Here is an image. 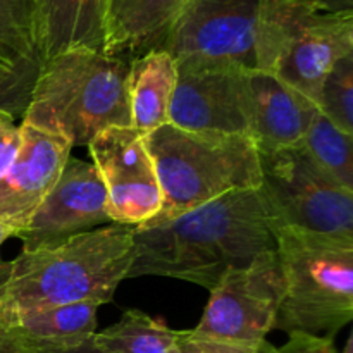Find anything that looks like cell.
<instances>
[{"label":"cell","mask_w":353,"mask_h":353,"mask_svg":"<svg viewBox=\"0 0 353 353\" xmlns=\"http://www.w3.org/2000/svg\"><path fill=\"white\" fill-rule=\"evenodd\" d=\"M262 0H188L159 48L178 68L255 69Z\"/></svg>","instance_id":"8"},{"label":"cell","mask_w":353,"mask_h":353,"mask_svg":"<svg viewBox=\"0 0 353 353\" xmlns=\"http://www.w3.org/2000/svg\"><path fill=\"white\" fill-rule=\"evenodd\" d=\"M323 12H353V0H299Z\"/></svg>","instance_id":"27"},{"label":"cell","mask_w":353,"mask_h":353,"mask_svg":"<svg viewBox=\"0 0 353 353\" xmlns=\"http://www.w3.org/2000/svg\"><path fill=\"white\" fill-rule=\"evenodd\" d=\"M40 69L41 61L38 57L0 68V110L10 114L14 119L24 116Z\"/></svg>","instance_id":"23"},{"label":"cell","mask_w":353,"mask_h":353,"mask_svg":"<svg viewBox=\"0 0 353 353\" xmlns=\"http://www.w3.org/2000/svg\"><path fill=\"white\" fill-rule=\"evenodd\" d=\"M250 138L259 154H272L302 143L319 114L316 103L272 74L247 71Z\"/></svg>","instance_id":"14"},{"label":"cell","mask_w":353,"mask_h":353,"mask_svg":"<svg viewBox=\"0 0 353 353\" xmlns=\"http://www.w3.org/2000/svg\"><path fill=\"white\" fill-rule=\"evenodd\" d=\"M97 310L95 303H69L23 314L3 326L19 340L24 353L71 348L97 333Z\"/></svg>","instance_id":"18"},{"label":"cell","mask_w":353,"mask_h":353,"mask_svg":"<svg viewBox=\"0 0 353 353\" xmlns=\"http://www.w3.org/2000/svg\"><path fill=\"white\" fill-rule=\"evenodd\" d=\"M261 171L271 231L299 228L353 238V190L321 171L302 143L261 155Z\"/></svg>","instance_id":"7"},{"label":"cell","mask_w":353,"mask_h":353,"mask_svg":"<svg viewBox=\"0 0 353 353\" xmlns=\"http://www.w3.org/2000/svg\"><path fill=\"white\" fill-rule=\"evenodd\" d=\"M107 207L105 185L93 162L69 157L55 185L16 238L23 241V250L52 247L74 234L112 224Z\"/></svg>","instance_id":"11"},{"label":"cell","mask_w":353,"mask_h":353,"mask_svg":"<svg viewBox=\"0 0 353 353\" xmlns=\"http://www.w3.org/2000/svg\"><path fill=\"white\" fill-rule=\"evenodd\" d=\"M169 124L195 133L250 137L247 71L234 68H178L169 105Z\"/></svg>","instance_id":"12"},{"label":"cell","mask_w":353,"mask_h":353,"mask_svg":"<svg viewBox=\"0 0 353 353\" xmlns=\"http://www.w3.org/2000/svg\"><path fill=\"white\" fill-rule=\"evenodd\" d=\"M130 59L69 50L41 64L23 123L88 147L103 130L131 126Z\"/></svg>","instance_id":"3"},{"label":"cell","mask_w":353,"mask_h":353,"mask_svg":"<svg viewBox=\"0 0 353 353\" xmlns=\"http://www.w3.org/2000/svg\"><path fill=\"white\" fill-rule=\"evenodd\" d=\"M283 295L274 330L333 338L353 319V238L272 228Z\"/></svg>","instance_id":"4"},{"label":"cell","mask_w":353,"mask_h":353,"mask_svg":"<svg viewBox=\"0 0 353 353\" xmlns=\"http://www.w3.org/2000/svg\"><path fill=\"white\" fill-rule=\"evenodd\" d=\"M352 138L319 112L302 140L303 150L314 164L348 190H353Z\"/></svg>","instance_id":"20"},{"label":"cell","mask_w":353,"mask_h":353,"mask_svg":"<svg viewBox=\"0 0 353 353\" xmlns=\"http://www.w3.org/2000/svg\"><path fill=\"white\" fill-rule=\"evenodd\" d=\"M176 334L162 319L130 309L116 324L93 334L92 341L102 353H171Z\"/></svg>","instance_id":"19"},{"label":"cell","mask_w":353,"mask_h":353,"mask_svg":"<svg viewBox=\"0 0 353 353\" xmlns=\"http://www.w3.org/2000/svg\"><path fill=\"white\" fill-rule=\"evenodd\" d=\"M10 114L0 110V178L7 172L21 148V126Z\"/></svg>","instance_id":"25"},{"label":"cell","mask_w":353,"mask_h":353,"mask_svg":"<svg viewBox=\"0 0 353 353\" xmlns=\"http://www.w3.org/2000/svg\"><path fill=\"white\" fill-rule=\"evenodd\" d=\"M317 109L338 130L353 137V54L340 59L326 74Z\"/></svg>","instance_id":"22"},{"label":"cell","mask_w":353,"mask_h":353,"mask_svg":"<svg viewBox=\"0 0 353 353\" xmlns=\"http://www.w3.org/2000/svg\"><path fill=\"white\" fill-rule=\"evenodd\" d=\"M93 338V336H92ZM92 338L83 341L81 345H76L71 348H59V350H38V352H26V353H102L93 345Z\"/></svg>","instance_id":"29"},{"label":"cell","mask_w":353,"mask_h":353,"mask_svg":"<svg viewBox=\"0 0 353 353\" xmlns=\"http://www.w3.org/2000/svg\"><path fill=\"white\" fill-rule=\"evenodd\" d=\"M109 199L110 223L141 226L161 212L162 192L145 134L131 126L103 130L88 145Z\"/></svg>","instance_id":"10"},{"label":"cell","mask_w":353,"mask_h":353,"mask_svg":"<svg viewBox=\"0 0 353 353\" xmlns=\"http://www.w3.org/2000/svg\"><path fill=\"white\" fill-rule=\"evenodd\" d=\"M133 243L126 279L161 276L209 292L230 269L276 250L259 188L228 193L174 219L133 228Z\"/></svg>","instance_id":"1"},{"label":"cell","mask_w":353,"mask_h":353,"mask_svg":"<svg viewBox=\"0 0 353 353\" xmlns=\"http://www.w3.org/2000/svg\"><path fill=\"white\" fill-rule=\"evenodd\" d=\"M176 79L178 68L174 59L162 48L131 59L128 78L131 128L148 134L169 124V105Z\"/></svg>","instance_id":"17"},{"label":"cell","mask_w":353,"mask_h":353,"mask_svg":"<svg viewBox=\"0 0 353 353\" xmlns=\"http://www.w3.org/2000/svg\"><path fill=\"white\" fill-rule=\"evenodd\" d=\"M283 295L276 250L255 257L245 268L230 269L210 290L209 303L195 330L200 336L259 343L274 330Z\"/></svg>","instance_id":"9"},{"label":"cell","mask_w":353,"mask_h":353,"mask_svg":"<svg viewBox=\"0 0 353 353\" xmlns=\"http://www.w3.org/2000/svg\"><path fill=\"white\" fill-rule=\"evenodd\" d=\"M188 0H109L107 55L133 59L155 50Z\"/></svg>","instance_id":"16"},{"label":"cell","mask_w":353,"mask_h":353,"mask_svg":"<svg viewBox=\"0 0 353 353\" xmlns=\"http://www.w3.org/2000/svg\"><path fill=\"white\" fill-rule=\"evenodd\" d=\"M340 353H353V338L352 336L348 338V341H347V345H345L343 352H340Z\"/></svg>","instance_id":"31"},{"label":"cell","mask_w":353,"mask_h":353,"mask_svg":"<svg viewBox=\"0 0 353 353\" xmlns=\"http://www.w3.org/2000/svg\"><path fill=\"white\" fill-rule=\"evenodd\" d=\"M353 54V12H323L299 0H262L255 69L317 105L324 78Z\"/></svg>","instance_id":"6"},{"label":"cell","mask_w":353,"mask_h":353,"mask_svg":"<svg viewBox=\"0 0 353 353\" xmlns=\"http://www.w3.org/2000/svg\"><path fill=\"white\" fill-rule=\"evenodd\" d=\"M0 353H24L23 345L0 323Z\"/></svg>","instance_id":"28"},{"label":"cell","mask_w":353,"mask_h":353,"mask_svg":"<svg viewBox=\"0 0 353 353\" xmlns=\"http://www.w3.org/2000/svg\"><path fill=\"white\" fill-rule=\"evenodd\" d=\"M278 353H338L333 338L310 336V334H290L288 343L278 348Z\"/></svg>","instance_id":"26"},{"label":"cell","mask_w":353,"mask_h":353,"mask_svg":"<svg viewBox=\"0 0 353 353\" xmlns=\"http://www.w3.org/2000/svg\"><path fill=\"white\" fill-rule=\"evenodd\" d=\"M31 57H38L37 2L0 0V64L14 65Z\"/></svg>","instance_id":"21"},{"label":"cell","mask_w":353,"mask_h":353,"mask_svg":"<svg viewBox=\"0 0 353 353\" xmlns=\"http://www.w3.org/2000/svg\"><path fill=\"white\" fill-rule=\"evenodd\" d=\"M162 192L161 212L150 223L262 183L261 155L248 134L195 133L164 124L145 134Z\"/></svg>","instance_id":"5"},{"label":"cell","mask_w":353,"mask_h":353,"mask_svg":"<svg viewBox=\"0 0 353 353\" xmlns=\"http://www.w3.org/2000/svg\"><path fill=\"white\" fill-rule=\"evenodd\" d=\"M0 68H7V65H3V64H0Z\"/></svg>","instance_id":"32"},{"label":"cell","mask_w":353,"mask_h":353,"mask_svg":"<svg viewBox=\"0 0 353 353\" xmlns=\"http://www.w3.org/2000/svg\"><path fill=\"white\" fill-rule=\"evenodd\" d=\"M134 257L133 226L107 224L0 262V323L69 303H110Z\"/></svg>","instance_id":"2"},{"label":"cell","mask_w":353,"mask_h":353,"mask_svg":"<svg viewBox=\"0 0 353 353\" xmlns=\"http://www.w3.org/2000/svg\"><path fill=\"white\" fill-rule=\"evenodd\" d=\"M41 64L69 50L107 54L109 0H34Z\"/></svg>","instance_id":"15"},{"label":"cell","mask_w":353,"mask_h":353,"mask_svg":"<svg viewBox=\"0 0 353 353\" xmlns=\"http://www.w3.org/2000/svg\"><path fill=\"white\" fill-rule=\"evenodd\" d=\"M21 137L19 152L0 178V223L16 228L17 233L55 185L72 150L64 138L24 123Z\"/></svg>","instance_id":"13"},{"label":"cell","mask_w":353,"mask_h":353,"mask_svg":"<svg viewBox=\"0 0 353 353\" xmlns=\"http://www.w3.org/2000/svg\"><path fill=\"white\" fill-rule=\"evenodd\" d=\"M16 233H17L16 228L9 226V224L6 223H0V247H2L3 241L9 240V238H16Z\"/></svg>","instance_id":"30"},{"label":"cell","mask_w":353,"mask_h":353,"mask_svg":"<svg viewBox=\"0 0 353 353\" xmlns=\"http://www.w3.org/2000/svg\"><path fill=\"white\" fill-rule=\"evenodd\" d=\"M171 353H278V348L268 340L259 343H240L200 336L188 330L178 331Z\"/></svg>","instance_id":"24"}]
</instances>
